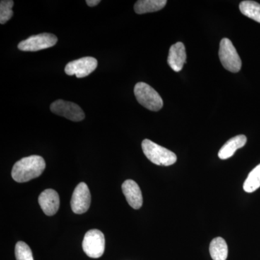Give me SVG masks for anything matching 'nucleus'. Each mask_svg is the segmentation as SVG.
<instances>
[{
	"label": "nucleus",
	"mask_w": 260,
	"mask_h": 260,
	"mask_svg": "<svg viewBox=\"0 0 260 260\" xmlns=\"http://www.w3.org/2000/svg\"><path fill=\"white\" fill-rule=\"evenodd\" d=\"M91 196L88 185L81 182L75 188L71 200V208L75 214L86 213L90 208Z\"/></svg>",
	"instance_id": "obj_9"
},
{
	"label": "nucleus",
	"mask_w": 260,
	"mask_h": 260,
	"mask_svg": "<svg viewBox=\"0 0 260 260\" xmlns=\"http://www.w3.org/2000/svg\"><path fill=\"white\" fill-rule=\"evenodd\" d=\"M134 93L138 102L143 107L153 112H158L164 106L162 98L148 84L138 83L135 85Z\"/></svg>",
	"instance_id": "obj_3"
},
{
	"label": "nucleus",
	"mask_w": 260,
	"mask_h": 260,
	"mask_svg": "<svg viewBox=\"0 0 260 260\" xmlns=\"http://www.w3.org/2000/svg\"><path fill=\"white\" fill-rule=\"evenodd\" d=\"M85 3L89 7H95L101 3L100 0H86Z\"/></svg>",
	"instance_id": "obj_20"
},
{
	"label": "nucleus",
	"mask_w": 260,
	"mask_h": 260,
	"mask_svg": "<svg viewBox=\"0 0 260 260\" xmlns=\"http://www.w3.org/2000/svg\"><path fill=\"white\" fill-rule=\"evenodd\" d=\"M39 203L46 215L52 216L57 213L59 208V194L54 189H46L39 195Z\"/></svg>",
	"instance_id": "obj_10"
},
{
	"label": "nucleus",
	"mask_w": 260,
	"mask_h": 260,
	"mask_svg": "<svg viewBox=\"0 0 260 260\" xmlns=\"http://www.w3.org/2000/svg\"><path fill=\"white\" fill-rule=\"evenodd\" d=\"M247 138L245 135H240L234 137L228 140L225 145L220 148L218 152V157L222 160H225L234 155L238 149L242 148L246 145Z\"/></svg>",
	"instance_id": "obj_13"
},
{
	"label": "nucleus",
	"mask_w": 260,
	"mask_h": 260,
	"mask_svg": "<svg viewBox=\"0 0 260 260\" xmlns=\"http://www.w3.org/2000/svg\"><path fill=\"white\" fill-rule=\"evenodd\" d=\"M142 148L145 156L153 164L158 166L169 167L177 160L176 154L153 141L145 139L142 142Z\"/></svg>",
	"instance_id": "obj_2"
},
{
	"label": "nucleus",
	"mask_w": 260,
	"mask_h": 260,
	"mask_svg": "<svg viewBox=\"0 0 260 260\" xmlns=\"http://www.w3.org/2000/svg\"><path fill=\"white\" fill-rule=\"evenodd\" d=\"M219 58L223 68L232 73H238L242 69V60L232 41L223 38L220 43Z\"/></svg>",
	"instance_id": "obj_4"
},
{
	"label": "nucleus",
	"mask_w": 260,
	"mask_h": 260,
	"mask_svg": "<svg viewBox=\"0 0 260 260\" xmlns=\"http://www.w3.org/2000/svg\"><path fill=\"white\" fill-rule=\"evenodd\" d=\"M50 109L56 115L63 116L73 121H80L85 119L83 111L75 103L56 100L51 104Z\"/></svg>",
	"instance_id": "obj_8"
},
{
	"label": "nucleus",
	"mask_w": 260,
	"mask_h": 260,
	"mask_svg": "<svg viewBox=\"0 0 260 260\" xmlns=\"http://www.w3.org/2000/svg\"><path fill=\"white\" fill-rule=\"evenodd\" d=\"M98 61L92 56H85L77 60L70 61L65 67V73L68 75H75L78 78L88 76L96 69Z\"/></svg>",
	"instance_id": "obj_7"
},
{
	"label": "nucleus",
	"mask_w": 260,
	"mask_h": 260,
	"mask_svg": "<svg viewBox=\"0 0 260 260\" xmlns=\"http://www.w3.org/2000/svg\"><path fill=\"white\" fill-rule=\"evenodd\" d=\"M15 252L17 260H34L31 249L25 242L17 243L15 245Z\"/></svg>",
	"instance_id": "obj_19"
},
{
	"label": "nucleus",
	"mask_w": 260,
	"mask_h": 260,
	"mask_svg": "<svg viewBox=\"0 0 260 260\" xmlns=\"http://www.w3.org/2000/svg\"><path fill=\"white\" fill-rule=\"evenodd\" d=\"M241 13L260 23V4L254 1H243L239 5Z\"/></svg>",
	"instance_id": "obj_16"
},
{
	"label": "nucleus",
	"mask_w": 260,
	"mask_h": 260,
	"mask_svg": "<svg viewBox=\"0 0 260 260\" xmlns=\"http://www.w3.org/2000/svg\"><path fill=\"white\" fill-rule=\"evenodd\" d=\"M57 41V37L54 34L44 32L39 35L32 36L19 43L18 48L20 51H38L54 47Z\"/></svg>",
	"instance_id": "obj_6"
},
{
	"label": "nucleus",
	"mask_w": 260,
	"mask_h": 260,
	"mask_svg": "<svg viewBox=\"0 0 260 260\" xmlns=\"http://www.w3.org/2000/svg\"><path fill=\"white\" fill-rule=\"evenodd\" d=\"M13 5L14 2L12 0H2L0 2V23H6L12 18Z\"/></svg>",
	"instance_id": "obj_18"
},
{
	"label": "nucleus",
	"mask_w": 260,
	"mask_h": 260,
	"mask_svg": "<svg viewBox=\"0 0 260 260\" xmlns=\"http://www.w3.org/2000/svg\"><path fill=\"white\" fill-rule=\"evenodd\" d=\"M45 168V160L42 156L30 155L15 162L12 169V177L17 182H27L40 177Z\"/></svg>",
	"instance_id": "obj_1"
},
{
	"label": "nucleus",
	"mask_w": 260,
	"mask_h": 260,
	"mask_svg": "<svg viewBox=\"0 0 260 260\" xmlns=\"http://www.w3.org/2000/svg\"><path fill=\"white\" fill-rule=\"evenodd\" d=\"M244 190L248 193L256 191L260 187V164L256 166L246 178L244 183Z\"/></svg>",
	"instance_id": "obj_17"
},
{
	"label": "nucleus",
	"mask_w": 260,
	"mask_h": 260,
	"mask_svg": "<svg viewBox=\"0 0 260 260\" xmlns=\"http://www.w3.org/2000/svg\"><path fill=\"white\" fill-rule=\"evenodd\" d=\"M121 189L128 204L135 210L140 209L143 205V200L138 184L132 179H127L123 183Z\"/></svg>",
	"instance_id": "obj_11"
},
{
	"label": "nucleus",
	"mask_w": 260,
	"mask_h": 260,
	"mask_svg": "<svg viewBox=\"0 0 260 260\" xmlns=\"http://www.w3.org/2000/svg\"><path fill=\"white\" fill-rule=\"evenodd\" d=\"M84 252L90 258L101 257L105 251V237L98 229H92L85 234L83 241Z\"/></svg>",
	"instance_id": "obj_5"
},
{
	"label": "nucleus",
	"mask_w": 260,
	"mask_h": 260,
	"mask_svg": "<svg viewBox=\"0 0 260 260\" xmlns=\"http://www.w3.org/2000/svg\"><path fill=\"white\" fill-rule=\"evenodd\" d=\"M228 253V245L223 238H215L210 242V254L213 260H226Z\"/></svg>",
	"instance_id": "obj_15"
},
{
	"label": "nucleus",
	"mask_w": 260,
	"mask_h": 260,
	"mask_svg": "<svg viewBox=\"0 0 260 260\" xmlns=\"http://www.w3.org/2000/svg\"><path fill=\"white\" fill-rule=\"evenodd\" d=\"M186 54L185 47L181 42H177L172 45L169 49L168 56V64L174 71H181L185 64Z\"/></svg>",
	"instance_id": "obj_12"
},
{
	"label": "nucleus",
	"mask_w": 260,
	"mask_h": 260,
	"mask_svg": "<svg viewBox=\"0 0 260 260\" xmlns=\"http://www.w3.org/2000/svg\"><path fill=\"white\" fill-rule=\"evenodd\" d=\"M167 3V0H139L135 4V12L139 15L153 13L162 10Z\"/></svg>",
	"instance_id": "obj_14"
}]
</instances>
